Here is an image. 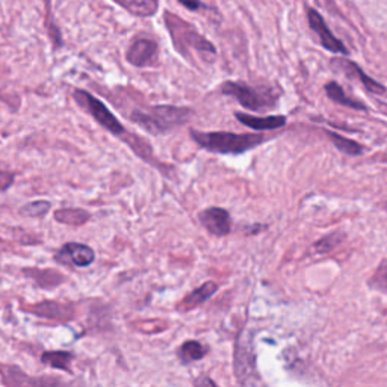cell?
<instances>
[{
	"mask_svg": "<svg viewBox=\"0 0 387 387\" xmlns=\"http://www.w3.org/2000/svg\"><path fill=\"white\" fill-rule=\"evenodd\" d=\"M73 97L74 100H76V103L81 107H83V109L87 111L102 127H105L107 132H111L114 136L120 138L121 141H124L129 147H131L139 157L152 162V159H150L153 157L152 148L148 147V144L143 138H138L129 132L103 102H100L97 97L83 90H74Z\"/></svg>",
	"mask_w": 387,
	"mask_h": 387,
	"instance_id": "1",
	"label": "cell"
},
{
	"mask_svg": "<svg viewBox=\"0 0 387 387\" xmlns=\"http://www.w3.org/2000/svg\"><path fill=\"white\" fill-rule=\"evenodd\" d=\"M192 115L194 112L189 107L156 105L150 107H138L131 114V120L148 133L162 135L184 126Z\"/></svg>",
	"mask_w": 387,
	"mask_h": 387,
	"instance_id": "2",
	"label": "cell"
},
{
	"mask_svg": "<svg viewBox=\"0 0 387 387\" xmlns=\"http://www.w3.org/2000/svg\"><path fill=\"white\" fill-rule=\"evenodd\" d=\"M191 138L201 148L218 155H242L265 141V136L257 133L198 132L196 129H191Z\"/></svg>",
	"mask_w": 387,
	"mask_h": 387,
	"instance_id": "3",
	"label": "cell"
},
{
	"mask_svg": "<svg viewBox=\"0 0 387 387\" xmlns=\"http://www.w3.org/2000/svg\"><path fill=\"white\" fill-rule=\"evenodd\" d=\"M165 20L169 29V34L173 37L174 47L181 53V55H186L188 58L189 50H197L206 59H212L217 55V49H215L212 42L208 41L203 35H200L196 29L185 23L180 17L167 13Z\"/></svg>",
	"mask_w": 387,
	"mask_h": 387,
	"instance_id": "4",
	"label": "cell"
},
{
	"mask_svg": "<svg viewBox=\"0 0 387 387\" xmlns=\"http://www.w3.org/2000/svg\"><path fill=\"white\" fill-rule=\"evenodd\" d=\"M234 374L239 384H253L257 381L256 356L251 336L246 331H241L236 339L234 348Z\"/></svg>",
	"mask_w": 387,
	"mask_h": 387,
	"instance_id": "5",
	"label": "cell"
},
{
	"mask_svg": "<svg viewBox=\"0 0 387 387\" xmlns=\"http://www.w3.org/2000/svg\"><path fill=\"white\" fill-rule=\"evenodd\" d=\"M221 91L225 95L233 97L245 109L262 111L265 106H268L265 95L244 82H224Z\"/></svg>",
	"mask_w": 387,
	"mask_h": 387,
	"instance_id": "6",
	"label": "cell"
},
{
	"mask_svg": "<svg viewBox=\"0 0 387 387\" xmlns=\"http://www.w3.org/2000/svg\"><path fill=\"white\" fill-rule=\"evenodd\" d=\"M307 20L310 29L318 35L322 47L331 53H338V55H348V49L345 47V44H343L339 38L333 35V32L330 30L324 18H322V16L316 9L307 11Z\"/></svg>",
	"mask_w": 387,
	"mask_h": 387,
	"instance_id": "7",
	"label": "cell"
},
{
	"mask_svg": "<svg viewBox=\"0 0 387 387\" xmlns=\"http://www.w3.org/2000/svg\"><path fill=\"white\" fill-rule=\"evenodd\" d=\"M157 42L150 38H136L126 52V59L133 67H150L157 61Z\"/></svg>",
	"mask_w": 387,
	"mask_h": 387,
	"instance_id": "8",
	"label": "cell"
},
{
	"mask_svg": "<svg viewBox=\"0 0 387 387\" xmlns=\"http://www.w3.org/2000/svg\"><path fill=\"white\" fill-rule=\"evenodd\" d=\"M55 261L62 265H74L79 268H87L95 261V253L88 245L69 242L55 254Z\"/></svg>",
	"mask_w": 387,
	"mask_h": 387,
	"instance_id": "9",
	"label": "cell"
},
{
	"mask_svg": "<svg viewBox=\"0 0 387 387\" xmlns=\"http://www.w3.org/2000/svg\"><path fill=\"white\" fill-rule=\"evenodd\" d=\"M200 224L213 236H227L232 230L230 213L221 208H209L198 213Z\"/></svg>",
	"mask_w": 387,
	"mask_h": 387,
	"instance_id": "10",
	"label": "cell"
},
{
	"mask_svg": "<svg viewBox=\"0 0 387 387\" xmlns=\"http://www.w3.org/2000/svg\"><path fill=\"white\" fill-rule=\"evenodd\" d=\"M29 310L38 316L56 321H69L74 315V309L71 304L58 303V301H44V303L32 306Z\"/></svg>",
	"mask_w": 387,
	"mask_h": 387,
	"instance_id": "11",
	"label": "cell"
},
{
	"mask_svg": "<svg viewBox=\"0 0 387 387\" xmlns=\"http://www.w3.org/2000/svg\"><path fill=\"white\" fill-rule=\"evenodd\" d=\"M234 117L246 126L253 129V131H274V129H280L286 124V117L283 115H270V117H254L249 114L236 112Z\"/></svg>",
	"mask_w": 387,
	"mask_h": 387,
	"instance_id": "12",
	"label": "cell"
},
{
	"mask_svg": "<svg viewBox=\"0 0 387 387\" xmlns=\"http://www.w3.org/2000/svg\"><path fill=\"white\" fill-rule=\"evenodd\" d=\"M333 64H338V67H340L343 71H345L348 76L359 78V81L363 83V87L367 88L368 91L375 93V94H383L386 91V88L383 87L380 82L369 78L368 74L364 73L356 62L347 61V59H336V61H333Z\"/></svg>",
	"mask_w": 387,
	"mask_h": 387,
	"instance_id": "13",
	"label": "cell"
},
{
	"mask_svg": "<svg viewBox=\"0 0 387 387\" xmlns=\"http://www.w3.org/2000/svg\"><path fill=\"white\" fill-rule=\"evenodd\" d=\"M218 290V285L213 282H206L204 285H201L200 287L194 289L191 294H188L184 299L180 301L177 309L181 311H188L196 309L198 306H201L203 303H206V301Z\"/></svg>",
	"mask_w": 387,
	"mask_h": 387,
	"instance_id": "14",
	"label": "cell"
},
{
	"mask_svg": "<svg viewBox=\"0 0 387 387\" xmlns=\"http://www.w3.org/2000/svg\"><path fill=\"white\" fill-rule=\"evenodd\" d=\"M327 95L330 97V99L333 102H336L342 106H348L351 107V109H357V111H367V106H364L362 102H357V100H352L351 97H348L345 94V91H343V88L340 87L339 83L336 82H328L326 87H324Z\"/></svg>",
	"mask_w": 387,
	"mask_h": 387,
	"instance_id": "15",
	"label": "cell"
},
{
	"mask_svg": "<svg viewBox=\"0 0 387 387\" xmlns=\"http://www.w3.org/2000/svg\"><path fill=\"white\" fill-rule=\"evenodd\" d=\"M115 2L139 17H150L156 14L159 6L157 0H115Z\"/></svg>",
	"mask_w": 387,
	"mask_h": 387,
	"instance_id": "16",
	"label": "cell"
},
{
	"mask_svg": "<svg viewBox=\"0 0 387 387\" xmlns=\"http://www.w3.org/2000/svg\"><path fill=\"white\" fill-rule=\"evenodd\" d=\"M206 354H208V348L204 347L203 343H200L197 340H188L179 348L177 356L181 363L188 364L192 362L201 360L204 356H206Z\"/></svg>",
	"mask_w": 387,
	"mask_h": 387,
	"instance_id": "17",
	"label": "cell"
},
{
	"mask_svg": "<svg viewBox=\"0 0 387 387\" xmlns=\"http://www.w3.org/2000/svg\"><path fill=\"white\" fill-rule=\"evenodd\" d=\"M90 213L83 209L76 208H67V209H59L55 212V220L61 224H69V225H83L85 222L90 221Z\"/></svg>",
	"mask_w": 387,
	"mask_h": 387,
	"instance_id": "18",
	"label": "cell"
},
{
	"mask_svg": "<svg viewBox=\"0 0 387 387\" xmlns=\"http://www.w3.org/2000/svg\"><path fill=\"white\" fill-rule=\"evenodd\" d=\"M73 354L69 351H47L41 356V362L50 368L70 371Z\"/></svg>",
	"mask_w": 387,
	"mask_h": 387,
	"instance_id": "19",
	"label": "cell"
},
{
	"mask_svg": "<svg viewBox=\"0 0 387 387\" xmlns=\"http://www.w3.org/2000/svg\"><path fill=\"white\" fill-rule=\"evenodd\" d=\"M327 133H328V138L333 141V144H335L336 148L340 150L342 153L350 155V156H359L363 153V147L359 143L352 141V139L345 138V136H342L335 132H327Z\"/></svg>",
	"mask_w": 387,
	"mask_h": 387,
	"instance_id": "20",
	"label": "cell"
},
{
	"mask_svg": "<svg viewBox=\"0 0 387 387\" xmlns=\"http://www.w3.org/2000/svg\"><path fill=\"white\" fill-rule=\"evenodd\" d=\"M343 239V233L340 232H333L330 234H327L326 238H322L319 239L315 246H314V250L319 254H324V253H328L331 251L333 249H335V246H338L340 244V241Z\"/></svg>",
	"mask_w": 387,
	"mask_h": 387,
	"instance_id": "21",
	"label": "cell"
},
{
	"mask_svg": "<svg viewBox=\"0 0 387 387\" xmlns=\"http://www.w3.org/2000/svg\"><path fill=\"white\" fill-rule=\"evenodd\" d=\"M50 208H52V204L49 201L38 200V201H32V203L25 204V206L20 209V212L26 215V217L40 218V217H44V215L50 210Z\"/></svg>",
	"mask_w": 387,
	"mask_h": 387,
	"instance_id": "22",
	"label": "cell"
},
{
	"mask_svg": "<svg viewBox=\"0 0 387 387\" xmlns=\"http://www.w3.org/2000/svg\"><path fill=\"white\" fill-rule=\"evenodd\" d=\"M0 371L4 374V381L9 386H21V384H32V380H29L26 375L21 372L18 368L13 367L14 374H11V369L8 367H0Z\"/></svg>",
	"mask_w": 387,
	"mask_h": 387,
	"instance_id": "23",
	"label": "cell"
},
{
	"mask_svg": "<svg viewBox=\"0 0 387 387\" xmlns=\"http://www.w3.org/2000/svg\"><path fill=\"white\" fill-rule=\"evenodd\" d=\"M371 285H372L374 287L380 289V290H387V261H384V262L379 266V270L375 271V274L372 275Z\"/></svg>",
	"mask_w": 387,
	"mask_h": 387,
	"instance_id": "24",
	"label": "cell"
},
{
	"mask_svg": "<svg viewBox=\"0 0 387 387\" xmlns=\"http://www.w3.org/2000/svg\"><path fill=\"white\" fill-rule=\"evenodd\" d=\"M14 184V173L6 167L0 165V192H5Z\"/></svg>",
	"mask_w": 387,
	"mask_h": 387,
	"instance_id": "25",
	"label": "cell"
},
{
	"mask_svg": "<svg viewBox=\"0 0 387 387\" xmlns=\"http://www.w3.org/2000/svg\"><path fill=\"white\" fill-rule=\"evenodd\" d=\"M179 4L184 5L189 11H198V9H203V8H208L206 5L201 2V0H179Z\"/></svg>",
	"mask_w": 387,
	"mask_h": 387,
	"instance_id": "26",
	"label": "cell"
},
{
	"mask_svg": "<svg viewBox=\"0 0 387 387\" xmlns=\"http://www.w3.org/2000/svg\"><path fill=\"white\" fill-rule=\"evenodd\" d=\"M196 384H200V386H203V384H209V386H217V384H215L212 380H198V381H196Z\"/></svg>",
	"mask_w": 387,
	"mask_h": 387,
	"instance_id": "27",
	"label": "cell"
}]
</instances>
